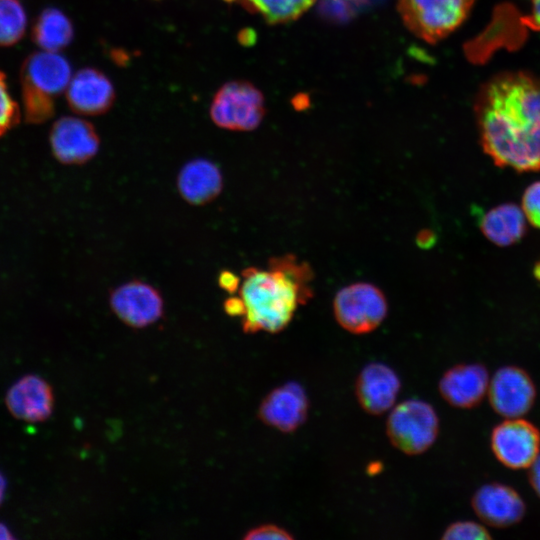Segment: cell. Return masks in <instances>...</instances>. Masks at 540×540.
I'll return each instance as SVG.
<instances>
[{
	"label": "cell",
	"mask_w": 540,
	"mask_h": 540,
	"mask_svg": "<svg viewBox=\"0 0 540 540\" xmlns=\"http://www.w3.org/2000/svg\"><path fill=\"white\" fill-rule=\"evenodd\" d=\"M477 517L494 528H507L519 523L526 514V503L510 485L491 482L479 487L471 498Z\"/></svg>",
	"instance_id": "cell-12"
},
{
	"label": "cell",
	"mask_w": 540,
	"mask_h": 540,
	"mask_svg": "<svg viewBox=\"0 0 540 540\" xmlns=\"http://www.w3.org/2000/svg\"><path fill=\"white\" fill-rule=\"evenodd\" d=\"M71 80V66L62 55L42 51L29 55L20 72L21 96L27 122L40 124L55 112L54 98Z\"/></svg>",
	"instance_id": "cell-3"
},
{
	"label": "cell",
	"mask_w": 540,
	"mask_h": 540,
	"mask_svg": "<svg viewBox=\"0 0 540 540\" xmlns=\"http://www.w3.org/2000/svg\"><path fill=\"white\" fill-rule=\"evenodd\" d=\"M482 147L493 162L519 172L540 170V79L525 72L491 78L476 98Z\"/></svg>",
	"instance_id": "cell-1"
},
{
	"label": "cell",
	"mask_w": 540,
	"mask_h": 540,
	"mask_svg": "<svg viewBox=\"0 0 540 540\" xmlns=\"http://www.w3.org/2000/svg\"><path fill=\"white\" fill-rule=\"evenodd\" d=\"M269 268L248 267L241 272L238 297L245 333H278L292 321L299 305L313 295V272L292 254L273 257Z\"/></svg>",
	"instance_id": "cell-2"
},
{
	"label": "cell",
	"mask_w": 540,
	"mask_h": 540,
	"mask_svg": "<svg viewBox=\"0 0 540 540\" xmlns=\"http://www.w3.org/2000/svg\"><path fill=\"white\" fill-rule=\"evenodd\" d=\"M223 174L219 166L206 158L185 163L176 177L181 198L190 205L202 206L215 200L222 192Z\"/></svg>",
	"instance_id": "cell-18"
},
{
	"label": "cell",
	"mask_w": 540,
	"mask_h": 540,
	"mask_svg": "<svg viewBox=\"0 0 540 540\" xmlns=\"http://www.w3.org/2000/svg\"><path fill=\"white\" fill-rule=\"evenodd\" d=\"M69 107L77 114L97 116L106 113L115 101L111 81L99 70L84 68L70 80L66 92Z\"/></svg>",
	"instance_id": "cell-17"
},
{
	"label": "cell",
	"mask_w": 540,
	"mask_h": 540,
	"mask_svg": "<svg viewBox=\"0 0 540 540\" xmlns=\"http://www.w3.org/2000/svg\"><path fill=\"white\" fill-rule=\"evenodd\" d=\"M536 385L522 367L506 365L496 370L489 382L487 397L491 408L504 418L526 415L534 406Z\"/></svg>",
	"instance_id": "cell-10"
},
{
	"label": "cell",
	"mask_w": 540,
	"mask_h": 540,
	"mask_svg": "<svg viewBox=\"0 0 540 540\" xmlns=\"http://www.w3.org/2000/svg\"><path fill=\"white\" fill-rule=\"evenodd\" d=\"M388 312L387 299L377 286L358 282L341 288L333 300L337 323L346 331L360 335L374 331Z\"/></svg>",
	"instance_id": "cell-6"
},
{
	"label": "cell",
	"mask_w": 540,
	"mask_h": 540,
	"mask_svg": "<svg viewBox=\"0 0 540 540\" xmlns=\"http://www.w3.org/2000/svg\"><path fill=\"white\" fill-rule=\"evenodd\" d=\"M490 447L506 468L527 469L540 455V430L522 417L505 418L493 427Z\"/></svg>",
	"instance_id": "cell-8"
},
{
	"label": "cell",
	"mask_w": 540,
	"mask_h": 540,
	"mask_svg": "<svg viewBox=\"0 0 540 540\" xmlns=\"http://www.w3.org/2000/svg\"><path fill=\"white\" fill-rule=\"evenodd\" d=\"M54 157L65 165H82L99 151L100 138L95 127L82 118L64 116L52 126L49 136Z\"/></svg>",
	"instance_id": "cell-11"
},
{
	"label": "cell",
	"mask_w": 540,
	"mask_h": 540,
	"mask_svg": "<svg viewBox=\"0 0 540 540\" xmlns=\"http://www.w3.org/2000/svg\"><path fill=\"white\" fill-rule=\"evenodd\" d=\"M309 400L304 388L297 382H287L266 395L258 417L267 426L284 433L297 430L306 420Z\"/></svg>",
	"instance_id": "cell-13"
},
{
	"label": "cell",
	"mask_w": 540,
	"mask_h": 540,
	"mask_svg": "<svg viewBox=\"0 0 540 540\" xmlns=\"http://www.w3.org/2000/svg\"><path fill=\"white\" fill-rule=\"evenodd\" d=\"M7 482L4 475L0 472V505L2 504L6 493Z\"/></svg>",
	"instance_id": "cell-33"
},
{
	"label": "cell",
	"mask_w": 540,
	"mask_h": 540,
	"mask_svg": "<svg viewBox=\"0 0 540 540\" xmlns=\"http://www.w3.org/2000/svg\"><path fill=\"white\" fill-rule=\"evenodd\" d=\"M109 306L119 320L135 329L155 324L165 310L161 292L138 279L114 287L109 293Z\"/></svg>",
	"instance_id": "cell-9"
},
{
	"label": "cell",
	"mask_w": 540,
	"mask_h": 540,
	"mask_svg": "<svg viewBox=\"0 0 540 540\" xmlns=\"http://www.w3.org/2000/svg\"><path fill=\"white\" fill-rule=\"evenodd\" d=\"M13 535L10 529L2 522H0V540L13 539Z\"/></svg>",
	"instance_id": "cell-32"
},
{
	"label": "cell",
	"mask_w": 540,
	"mask_h": 540,
	"mask_svg": "<svg viewBox=\"0 0 540 540\" xmlns=\"http://www.w3.org/2000/svg\"><path fill=\"white\" fill-rule=\"evenodd\" d=\"M489 372L480 363H460L446 370L438 383L441 397L451 406L471 409L487 395Z\"/></svg>",
	"instance_id": "cell-14"
},
{
	"label": "cell",
	"mask_w": 540,
	"mask_h": 540,
	"mask_svg": "<svg viewBox=\"0 0 540 540\" xmlns=\"http://www.w3.org/2000/svg\"><path fill=\"white\" fill-rule=\"evenodd\" d=\"M480 228L494 244L508 246L518 242L526 232V216L513 203L498 205L484 214Z\"/></svg>",
	"instance_id": "cell-19"
},
{
	"label": "cell",
	"mask_w": 540,
	"mask_h": 540,
	"mask_svg": "<svg viewBox=\"0 0 540 540\" xmlns=\"http://www.w3.org/2000/svg\"><path fill=\"white\" fill-rule=\"evenodd\" d=\"M433 241L434 235L428 230L421 231L417 236V243L421 247H428Z\"/></svg>",
	"instance_id": "cell-31"
},
{
	"label": "cell",
	"mask_w": 540,
	"mask_h": 540,
	"mask_svg": "<svg viewBox=\"0 0 540 540\" xmlns=\"http://www.w3.org/2000/svg\"><path fill=\"white\" fill-rule=\"evenodd\" d=\"M445 540H485L491 539L489 530L472 520H459L448 525L442 534Z\"/></svg>",
	"instance_id": "cell-23"
},
{
	"label": "cell",
	"mask_w": 540,
	"mask_h": 540,
	"mask_svg": "<svg viewBox=\"0 0 540 540\" xmlns=\"http://www.w3.org/2000/svg\"><path fill=\"white\" fill-rule=\"evenodd\" d=\"M210 116L217 126L224 129L253 130L264 116L263 96L246 81L228 82L214 96Z\"/></svg>",
	"instance_id": "cell-7"
},
{
	"label": "cell",
	"mask_w": 540,
	"mask_h": 540,
	"mask_svg": "<svg viewBox=\"0 0 540 540\" xmlns=\"http://www.w3.org/2000/svg\"><path fill=\"white\" fill-rule=\"evenodd\" d=\"M357 0H321L322 12L333 20L348 19L355 11Z\"/></svg>",
	"instance_id": "cell-27"
},
{
	"label": "cell",
	"mask_w": 540,
	"mask_h": 540,
	"mask_svg": "<svg viewBox=\"0 0 540 540\" xmlns=\"http://www.w3.org/2000/svg\"><path fill=\"white\" fill-rule=\"evenodd\" d=\"M528 469L529 484L535 494L540 498V455Z\"/></svg>",
	"instance_id": "cell-29"
},
{
	"label": "cell",
	"mask_w": 540,
	"mask_h": 540,
	"mask_svg": "<svg viewBox=\"0 0 540 540\" xmlns=\"http://www.w3.org/2000/svg\"><path fill=\"white\" fill-rule=\"evenodd\" d=\"M439 428L437 412L420 399H408L392 407L386 422L390 443L412 456L424 453L435 443Z\"/></svg>",
	"instance_id": "cell-4"
},
{
	"label": "cell",
	"mask_w": 540,
	"mask_h": 540,
	"mask_svg": "<svg viewBox=\"0 0 540 540\" xmlns=\"http://www.w3.org/2000/svg\"><path fill=\"white\" fill-rule=\"evenodd\" d=\"M238 2L246 9L261 14L270 23H282L297 19L307 11L315 0H225Z\"/></svg>",
	"instance_id": "cell-21"
},
{
	"label": "cell",
	"mask_w": 540,
	"mask_h": 540,
	"mask_svg": "<svg viewBox=\"0 0 540 540\" xmlns=\"http://www.w3.org/2000/svg\"><path fill=\"white\" fill-rule=\"evenodd\" d=\"M522 209L526 219L540 229V181L526 188L522 197Z\"/></svg>",
	"instance_id": "cell-25"
},
{
	"label": "cell",
	"mask_w": 540,
	"mask_h": 540,
	"mask_svg": "<svg viewBox=\"0 0 540 540\" xmlns=\"http://www.w3.org/2000/svg\"><path fill=\"white\" fill-rule=\"evenodd\" d=\"M530 12L528 24L531 27L540 29V0H531Z\"/></svg>",
	"instance_id": "cell-30"
},
{
	"label": "cell",
	"mask_w": 540,
	"mask_h": 540,
	"mask_svg": "<svg viewBox=\"0 0 540 540\" xmlns=\"http://www.w3.org/2000/svg\"><path fill=\"white\" fill-rule=\"evenodd\" d=\"M19 118L18 105L9 93L5 74L0 71V136L13 128Z\"/></svg>",
	"instance_id": "cell-24"
},
{
	"label": "cell",
	"mask_w": 540,
	"mask_h": 540,
	"mask_svg": "<svg viewBox=\"0 0 540 540\" xmlns=\"http://www.w3.org/2000/svg\"><path fill=\"white\" fill-rule=\"evenodd\" d=\"M400 388V378L390 366L373 362L364 366L358 374L355 395L365 412L381 415L392 409Z\"/></svg>",
	"instance_id": "cell-15"
},
{
	"label": "cell",
	"mask_w": 540,
	"mask_h": 540,
	"mask_svg": "<svg viewBox=\"0 0 540 540\" xmlns=\"http://www.w3.org/2000/svg\"><path fill=\"white\" fill-rule=\"evenodd\" d=\"M475 0H398L408 28L418 37L436 42L457 29L467 18Z\"/></svg>",
	"instance_id": "cell-5"
},
{
	"label": "cell",
	"mask_w": 540,
	"mask_h": 540,
	"mask_svg": "<svg viewBox=\"0 0 540 540\" xmlns=\"http://www.w3.org/2000/svg\"><path fill=\"white\" fill-rule=\"evenodd\" d=\"M241 278L230 271H222L218 277V283L221 288L233 294L238 291Z\"/></svg>",
	"instance_id": "cell-28"
},
{
	"label": "cell",
	"mask_w": 540,
	"mask_h": 540,
	"mask_svg": "<svg viewBox=\"0 0 540 540\" xmlns=\"http://www.w3.org/2000/svg\"><path fill=\"white\" fill-rule=\"evenodd\" d=\"M245 540H291L294 536L285 528L275 524H265L254 527L243 536Z\"/></svg>",
	"instance_id": "cell-26"
},
{
	"label": "cell",
	"mask_w": 540,
	"mask_h": 540,
	"mask_svg": "<svg viewBox=\"0 0 540 540\" xmlns=\"http://www.w3.org/2000/svg\"><path fill=\"white\" fill-rule=\"evenodd\" d=\"M27 17L17 0H0V46L16 44L24 36Z\"/></svg>",
	"instance_id": "cell-22"
},
{
	"label": "cell",
	"mask_w": 540,
	"mask_h": 540,
	"mask_svg": "<svg viewBox=\"0 0 540 540\" xmlns=\"http://www.w3.org/2000/svg\"><path fill=\"white\" fill-rule=\"evenodd\" d=\"M5 404L16 419L38 423L50 417L54 407V394L50 384L38 375H26L7 391Z\"/></svg>",
	"instance_id": "cell-16"
},
{
	"label": "cell",
	"mask_w": 540,
	"mask_h": 540,
	"mask_svg": "<svg viewBox=\"0 0 540 540\" xmlns=\"http://www.w3.org/2000/svg\"><path fill=\"white\" fill-rule=\"evenodd\" d=\"M239 38L242 43L247 44L252 42V32H247L246 30L242 31V33L239 35Z\"/></svg>",
	"instance_id": "cell-34"
},
{
	"label": "cell",
	"mask_w": 540,
	"mask_h": 540,
	"mask_svg": "<svg viewBox=\"0 0 540 540\" xmlns=\"http://www.w3.org/2000/svg\"><path fill=\"white\" fill-rule=\"evenodd\" d=\"M74 36L70 19L57 8H46L32 27V39L44 51L57 52L67 47Z\"/></svg>",
	"instance_id": "cell-20"
}]
</instances>
